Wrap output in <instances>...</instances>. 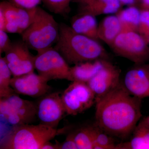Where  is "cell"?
<instances>
[{
    "label": "cell",
    "instance_id": "obj_35",
    "mask_svg": "<svg viewBox=\"0 0 149 149\" xmlns=\"http://www.w3.org/2000/svg\"></svg>",
    "mask_w": 149,
    "mask_h": 149
},
{
    "label": "cell",
    "instance_id": "obj_8",
    "mask_svg": "<svg viewBox=\"0 0 149 149\" xmlns=\"http://www.w3.org/2000/svg\"><path fill=\"white\" fill-rule=\"evenodd\" d=\"M66 114L75 116L96 103L95 96L87 83L73 81L61 95Z\"/></svg>",
    "mask_w": 149,
    "mask_h": 149
},
{
    "label": "cell",
    "instance_id": "obj_2",
    "mask_svg": "<svg viewBox=\"0 0 149 149\" xmlns=\"http://www.w3.org/2000/svg\"><path fill=\"white\" fill-rule=\"evenodd\" d=\"M59 25V35L54 48L68 64L105 59V50L97 40L76 33L65 23Z\"/></svg>",
    "mask_w": 149,
    "mask_h": 149
},
{
    "label": "cell",
    "instance_id": "obj_12",
    "mask_svg": "<svg viewBox=\"0 0 149 149\" xmlns=\"http://www.w3.org/2000/svg\"><path fill=\"white\" fill-rule=\"evenodd\" d=\"M37 8L27 9L17 6L9 1L1 2L0 9L3 10L6 19L4 31L21 34L32 23Z\"/></svg>",
    "mask_w": 149,
    "mask_h": 149
},
{
    "label": "cell",
    "instance_id": "obj_33",
    "mask_svg": "<svg viewBox=\"0 0 149 149\" xmlns=\"http://www.w3.org/2000/svg\"><path fill=\"white\" fill-rule=\"evenodd\" d=\"M142 2L145 9L149 10V0H142Z\"/></svg>",
    "mask_w": 149,
    "mask_h": 149
},
{
    "label": "cell",
    "instance_id": "obj_3",
    "mask_svg": "<svg viewBox=\"0 0 149 149\" xmlns=\"http://www.w3.org/2000/svg\"><path fill=\"white\" fill-rule=\"evenodd\" d=\"M21 35L29 49L39 53L57 42L59 25L53 15L38 6L32 23Z\"/></svg>",
    "mask_w": 149,
    "mask_h": 149
},
{
    "label": "cell",
    "instance_id": "obj_14",
    "mask_svg": "<svg viewBox=\"0 0 149 149\" xmlns=\"http://www.w3.org/2000/svg\"><path fill=\"white\" fill-rule=\"evenodd\" d=\"M131 95L142 99L149 97V65H140L128 70L122 83Z\"/></svg>",
    "mask_w": 149,
    "mask_h": 149
},
{
    "label": "cell",
    "instance_id": "obj_18",
    "mask_svg": "<svg viewBox=\"0 0 149 149\" xmlns=\"http://www.w3.org/2000/svg\"><path fill=\"white\" fill-rule=\"evenodd\" d=\"M128 142L116 145V149H149V129L139 121Z\"/></svg>",
    "mask_w": 149,
    "mask_h": 149
},
{
    "label": "cell",
    "instance_id": "obj_20",
    "mask_svg": "<svg viewBox=\"0 0 149 149\" xmlns=\"http://www.w3.org/2000/svg\"><path fill=\"white\" fill-rule=\"evenodd\" d=\"M117 16L120 22L121 32H138L141 16V12L138 8L130 7L120 11Z\"/></svg>",
    "mask_w": 149,
    "mask_h": 149
},
{
    "label": "cell",
    "instance_id": "obj_25",
    "mask_svg": "<svg viewBox=\"0 0 149 149\" xmlns=\"http://www.w3.org/2000/svg\"><path fill=\"white\" fill-rule=\"evenodd\" d=\"M138 33L149 43V10H144L141 12Z\"/></svg>",
    "mask_w": 149,
    "mask_h": 149
},
{
    "label": "cell",
    "instance_id": "obj_23",
    "mask_svg": "<svg viewBox=\"0 0 149 149\" xmlns=\"http://www.w3.org/2000/svg\"><path fill=\"white\" fill-rule=\"evenodd\" d=\"M94 149H116V145L108 134L103 131L97 125L93 126Z\"/></svg>",
    "mask_w": 149,
    "mask_h": 149
},
{
    "label": "cell",
    "instance_id": "obj_29",
    "mask_svg": "<svg viewBox=\"0 0 149 149\" xmlns=\"http://www.w3.org/2000/svg\"><path fill=\"white\" fill-rule=\"evenodd\" d=\"M6 19L2 9H0V30L4 31L5 29Z\"/></svg>",
    "mask_w": 149,
    "mask_h": 149
},
{
    "label": "cell",
    "instance_id": "obj_24",
    "mask_svg": "<svg viewBox=\"0 0 149 149\" xmlns=\"http://www.w3.org/2000/svg\"><path fill=\"white\" fill-rule=\"evenodd\" d=\"M71 0H42L46 8L51 12L65 16L70 11Z\"/></svg>",
    "mask_w": 149,
    "mask_h": 149
},
{
    "label": "cell",
    "instance_id": "obj_17",
    "mask_svg": "<svg viewBox=\"0 0 149 149\" xmlns=\"http://www.w3.org/2000/svg\"><path fill=\"white\" fill-rule=\"evenodd\" d=\"M121 32L120 22L117 16L110 15L104 19L98 28L99 39L110 46Z\"/></svg>",
    "mask_w": 149,
    "mask_h": 149
},
{
    "label": "cell",
    "instance_id": "obj_27",
    "mask_svg": "<svg viewBox=\"0 0 149 149\" xmlns=\"http://www.w3.org/2000/svg\"><path fill=\"white\" fill-rule=\"evenodd\" d=\"M56 144L57 149H78L74 141L73 132L68 133L66 139L62 143H60L56 141Z\"/></svg>",
    "mask_w": 149,
    "mask_h": 149
},
{
    "label": "cell",
    "instance_id": "obj_13",
    "mask_svg": "<svg viewBox=\"0 0 149 149\" xmlns=\"http://www.w3.org/2000/svg\"><path fill=\"white\" fill-rule=\"evenodd\" d=\"M120 73V70L107 61L103 68L87 83L95 96L96 102L119 85Z\"/></svg>",
    "mask_w": 149,
    "mask_h": 149
},
{
    "label": "cell",
    "instance_id": "obj_30",
    "mask_svg": "<svg viewBox=\"0 0 149 149\" xmlns=\"http://www.w3.org/2000/svg\"><path fill=\"white\" fill-rule=\"evenodd\" d=\"M41 149H57V148L56 143H52L49 141L44 144Z\"/></svg>",
    "mask_w": 149,
    "mask_h": 149
},
{
    "label": "cell",
    "instance_id": "obj_16",
    "mask_svg": "<svg viewBox=\"0 0 149 149\" xmlns=\"http://www.w3.org/2000/svg\"><path fill=\"white\" fill-rule=\"evenodd\" d=\"M71 27L78 34L94 40H98V28L95 17L87 13H80L72 20Z\"/></svg>",
    "mask_w": 149,
    "mask_h": 149
},
{
    "label": "cell",
    "instance_id": "obj_19",
    "mask_svg": "<svg viewBox=\"0 0 149 149\" xmlns=\"http://www.w3.org/2000/svg\"><path fill=\"white\" fill-rule=\"evenodd\" d=\"M120 7L119 0H95L83 6L81 13H87L94 16L117 12Z\"/></svg>",
    "mask_w": 149,
    "mask_h": 149
},
{
    "label": "cell",
    "instance_id": "obj_4",
    "mask_svg": "<svg viewBox=\"0 0 149 149\" xmlns=\"http://www.w3.org/2000/svg\"><path fill=\"white\" fill-rule=\"evenodd\" d=\"M63 131L41 123L17 125L1 143V149H41L46 143Z\"/></svg>",
    "mask_w": 149,
    "mask_h": 149
},
{
    "label": "cell",
    "instance_id": "obj_9",
    "mask_svg": "<svg viewBox=\"0 0 149 149\" xmlns=\"http://www.w3.org/2000/svg\"><path fill=\"white\" fill-rule=\"evenodd\" d=\"M29 49L23 40H18L12 42L6 52L4 58L13 77L34 72L35 56L31 54Z\"/></svg>",
    "mask_w": 149,
    "mask_h": 149
},
{
    "label": "cell",
    "instance_id": "obj_26",
    "mask_svg": "<svg viewBox=\"0 0 149 149\" xmlns=\"http://www.w3.org/2000/svg\"><path fill=\"white\" fill-rule=\"evenodd\" d=\"M8 1L22 8L32 9L37 7L42 0H9Z\"/></svg>",
    "mask_w": 149,
    "mask_h": 149
},
{
    "label": "cell",
    "instance_id": "obj_21",
    "mask_svg": "<svg viewBox=\"0 0 149 149\" xmlns=\"http://www.w3.org/2000/svg\"><path fill=\"white\" fill-rule=\"evenodd\" d=\"M11 72L4 58H0V98L7 97L15 93L10 85Z\"/></svg>",
    "mask_w": 149,
    "mask_h": 149
},
{
    "label": "cell",
    "instance_id": "obj_1",
    "mask_svg": "<svg viewBox=\"0 0 149 149\" xmlns=\"http://www.w3.org/2000/svg\"><path fill=\"white\" fill-rule=\"evenodd\" d=\"M141 100L130 95L120 83L96 102V125L110 136L127 137L142 117Z\"/></svg>",
    "mask_w": 149,
    "mask_h": 149
},
{
    "label": "cell",
    "instance_id": "obj_31",
    "mask_svg": "<svg viewBox=\"0 0 149 149\" xmlns=\"http://www.w3.org/2000/svg\"><path fill=\"white\" fill-rule=\"evenodd\" d=\"M140 122L149 129V116L141 119Z\"/></svg>",
    "mask_w": 149,
    "mask_h": 149
},
{
    "label": "cell",
    "instance_id": "obj_5",
    "mask_svg": "<svg viewBox=\"0 0 149 149\" xmlns=\"http://www.w3.org/2000/svg\"><path fill=\"white\" fill-rule=\"evenodd\" d=\"M17 94L0 98L1 116L15 126L30 124L37 117L36 104L22 99Z\"/></svg>",
    "mask_w": 149,
    "mask_h": 149
},
{
    "label": "cell",
    "instance_id": "obj_10",
    "mask_svg": "<svg viewBox=\"0 0 149 149\" xmlns=\"http://www.w3.org/2000/svg\"><path fill=\"white\" fill-rule=\"evenodd\" d=\"M36 105V115L40 123L57 128L66 113L60 93H48L41 97Z\"/></svg>",
    "mask_w": 149,
    "mask_h": 149
},
{
    "label": "cell",
    "instance_id": "obj_15",
    "mask_svg": "<svg viewBox=\"0 0 149 149\" xmlns=\"http://www.w3.org/2000/svg\"><path fill=\"white\" fill-rule=\"evenodd\" d=\"M107 61L106 59H99L74 65L70 67L72 82L87 83L103 68Z\"/></svg>",
    "mask_w": 149,
    "mask_h": 149
},
{
    "label": "cell",
    "instance_id": "obj_7",
    "mask_svg": "<svg viewBox=\"0 0 149 149\" xmlns=\"http://www.w3.org/2000/svg\"><path fill=\"white\" fill-rule=\"evenodd\" d=\"M148 44L138 32H121L111 46L118 55L136 64L144 63L149 58Z\"/></svg>",
    "mask_w": 149,
    "mask_h": 149
},
{
    "label": "cell",
    "instance_id": "obj_28",
    "mask_svg": "<svg viewBox=\"0 0 149 149\" xmlns=\"http://www.w3.org/2000/svg\"><path fill=\"white\" fill-rule=\"evenodd\" d=\"M6 32L0 30V54L5 53L11 45L12 42Z\"/></svg>",
    "mask_w": 149,
    "mask_h": 149
},
{
    "label": "cell",
    "instance_id": "obj_34",
    "mask_svg": "<svg viewBox=\"0 0 149 149\" xmlns=\"http://www.w3.org/2000/svg\"><path fill=\"white\" fill-rule=\"evenodd\" d=\"M119 1L125 4H132L135 2V0H119Z\"/></svg>",
    "mask_w": 149,
    "mask_h": 149
},
{
    "label": "cell",
    "instance_id": "obj_22",
    "mask_svg": "<svg viewBox=\"0 0 149 149\" xmlns=\"http://www.w3.org/2000/svg\"><path fill=\"white\" fill-rule=\"evenodd\" d=\"M73 132L78 149H94L93 126L83 127Z\"/></svg>",
    "mask_w": 149,
    "mask_h": 149
},
{
    "label": "cell",
    "instance_id": "obj_6",
    "mask_svg": "<svg viewBox=\"0 0 149 149\" xmlns=\"http://www.w3.org/2000/svg\"><path fill=\"white\" fill-rule=\"evenodd\" d=\"M35 66L39 74L50 80L64 79L72 82L69 64L52 47L37 53Z\"/></svg>",
    "mask_w": 149,
    "mask_h": 149
},
{
    "label": "cell",
    "instance_id": "obj_11",
    "mask_svg": "<svg viewBox=\"0 0 149 149\" xmlns=\"http://www.w3.org/2000/svg\"><path fill=\"white\" fill-rule=\"evenodd\" d=\"M47 77L34 72L21 76L13 77L10 85L17 94L32 97H41L49 93L51 87Z\"/></svg>",
    "mask_w": 149,
    "mask_h": 149
},
{
    "label": "cell",
    "instance_id": "obj_32",
    "mask_svg": "<svg viewBox=\"0 0 149 149\" xmlns=\"http://www.w3.org/2000/svg\"><path fill=\"white\" fill-rule=\"evenodd\" d=\"M95 0H75L76 1L78 2L83 4V5L85 6L88 5L92 2L94 1Z\"/></svg>",
    "mask_w": 149,
    "mask_h": 149
}]
</instances>
